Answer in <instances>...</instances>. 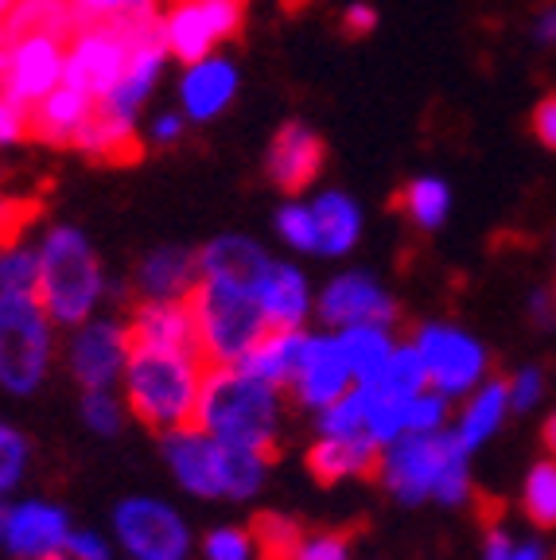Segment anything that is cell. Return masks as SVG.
<instances>
[{"instance_id":"obj_1","label":"cell","mask_w":556,"mask_h":560,"mask_svg":"<svg viewBox=\"0 0 556 560\" xmlns=\"http://www.w3.org/2000/svg\"><path fill=\"white\" fill-rule=\"evenodd\" d=\"M207 362L199 354L172 350H129L125 366V405L152 432L195 429L199 394L207 382Z\"/></svg>"},{"instance_id":"obj_2","label":"cell","mask_w":556,"mask_h":560,"mask_svg":"<svg viewBox=\"0 0 556 560\" xmlns=\"http://www.w3.org/2000/svg\"><path fill=\"white\" fill-rule=\"evenodd\" d=\"M280 389L238 366H210L199 394L195 429L227 444H245L277 459Z\"/></svg>"},{"instance_id":"obj_3","label":"cell","mask_w":556,"mask_h":560,"mask_svg":"<svg viewBox=\"0 0 556 560\" xmlns=\"http://www.w3.org/2000/svg\"><path fill=\"white\" fill-rule=\"evenodd\" d=\"M187 304L199 324V354L207 366H238L269 331L262 300L250 289L199 277V284L187 292Z\"/></svg>"},{"instance_id":"obj_4","label":"cell","mask_w":556,"mask_h":560,"mask_svg":"<svg viewBox=\"0 0 556 560\" xmlns=\"http://www.w3.org/2000/svg\"><path fill=\"white\" fill-rule=\"evenodd\" d=\"M102 296V265L90 242L79 230L59 226L44 237L39 249V284L35 300L44 304L47 319L55 324H82Z\"/></svg>"},{"instance_id":"obj_5","label":"cell","mask_w":556,"mask_h":560,"mask_svg":"<svg viewBox=\"0 0 556 560\" xmlns=\"http://www.w3.org/2000/svg\"><path fill=\"white\" fill-rule=\"evenodd\" d=\"M51 362V327L35 296H0V385L32 394Z\"/></svg>"},{"instance_id":"obj_6","label":"cell","mask_w":556,"mask_h":560,"mask_svg":"<svg viewBox=\"0 0 556 560\" xmlns=\"http://www.w3.org/2000/svg\"><path fill=\"white\" fill-rule=\"evenodd\" d=\"M245 24V0H175L164 20V44L183 62L210 59L218 44H227Z\"/></svg>"},{"instance_id":"obj_7","label":"cell","mask_w":556,"mask_h":560,"mask_svg":"<svg viewBox=\"0 0 556 560\" xmlns=\"http://www.w3.org/2000/svg\"><path fill=\"white\" fill-rule=\"evenodd\" d=\"M455 455H467L455 436H443V432L413 436L409 432V436H397V444L382 455V479L401 502H420L436 490L443 467Z\"/></svg>"},{"instance_id":"obj_8","label":"cell","mask_w":556,"mask_h":560,"mask_svg":"<svg viewBox=\"0 0 556 560\" xmlns=\"http://www.w3.org/2000/svg\"><path fill=\"white\" fill-rule=\"evenodd\" d=\"M114 525L132 560H187L192 549L183 517L157 499H125L114 514Z\"/></svg>"},{"instance_id":"obj_9","label":"cell","mask_w":556,"mask_h":560,"mask_svg":"<svg viewBox=\"0 0 556 560\" xmlns=\"http://www.w3.org/2000/svg\"><path fill=\"white\" fill-rule=\"evenodd\" d=\"M62 67H67V55H62L59 39H47V35L16 39V44H9V55H4L0 97L27 117L62 82Z\"/></svg>"},{"instance_id":"obj_10","label":"cell","mask_w":556,"mask_h":560,"mask_svg":"<svg viewBox=\"0 0 556 560\" xmlns=\"http://www.w3.org/2000/svg\"><path fill=\"white\" fill-rule=\"evenodd\" d=\"M417 350L428 370V382H432L443 397L467 394L471 385L483 377V370H487V350L478 347L471 335L455 331V327H443V324L420 327Z\"/></svg>"},{"instance_id":"obj_11","label":"cell","mask_w":556,"mask_h":560,"mask_svg":"<svg viewBox=\"0 0 556 560\" xmlns=\"http://www.w3.org/2000/svg\"><path fill=\"white\" fill-rule=\"evenodd\" d=\"M125 335H129V350L199 354V324H195V312L187 300H144V304L132 307Z\"/></svg>"},{"instance_id":"obj_12","label":"cell","mask_w":556,"mask_h":560,"mask_svg":"<svg viewBox=\"0 0 556 560\" xmlns=\"http://www.w3.org/2000/svg\"><path fill=\"white\" fill-rule=\"evenodd\" d=\"M125 362H129V335L114 319H97V324L82 327L70 342V374L86 394L109 389L121 377Z\"/></svg>"},{"instance_id":"obj_13","label":"cell","mask_w":556,"mask_h":560,"mask_svg":"<svg viewBox=\"0 0 556 560\" xmlns=\"http://www.w3.org/2000/svg\"><path fill=\"white\" fill-rule=\"evenodd\" d=\"M323 164H327V144L320 132H312L300 121L280 125V132L269 144V156H265V172H269L273 187H280L285 195H300L304 187H312Z\"/></svg>"},{"instance_id":"obj_14","label":"cell","mask_w":556,"mask_h":560,"mask_svg":"<svg viewBox=\"0 0 556 560\" xmlns=\"http://www.w3.org/2000/svg\"><path fill=\"white\" fill-rule=\"evenodd\" d=\"M320 319L335 327H390L397 319V304L362 272L335 277L320 296Z\"/></svg>"},{"instance_id":"obj_15","label":"cell","mask_w":556,"mask_h":560,"mask_svg":"<svg viewBox=\"0 0 556 560\" xmlns=\"http://www.w3.org/2000/svg\"><path fill=\"white\" fill-rule=\"evenodd\" d=\"M308 471L323 487H335L343 479H378L382 475V444L370 432L358 436H323L308 452Z\"/></svg>"},{"instance_id":"obj_16","label":"cell","mask_w":556,"mask_h":560,"mask_svg":"<svg viewBox=\"0 0 556 560\" xmlns=\"http://www.w3.org/2000/svg\"><path fill=\"white\" fill-rule=\"evenodd\" d=\"M308 350H312V335H304L300 327H269V331L257 339V347L238 362V370L262 377L273 389L288 385L292 389L300 370L308 362Z\"/></svg>"},{"instance_id":"obj_17","label":"cell","mask_w":556,"mask_h":560,"mask_svg":"<svg viewBox=\"0 0 556 560\" xmlns=\"http://www.w3.org/2000/svg\"><path fill=\"white\" fill-rule=\"evenodd\" d=\"M164 455L172 464L175 479L199 494V499H222V482H218V440L199 429L167 432Z\"/></svg>"},{"instance_id":"obj_18","label":"cell","mask_w":556,"mask_h":560,"mask_svg":"<svg viewBox=\"0 0 556 560\" xmlns=\"http://www.w3.org/2000/svg\"><path fill=\"white\" fill-rule=\"evenodd\" d=\"M67 514L47 502H24V506L9 510V534H4V545H9L12 557L20 560H44L51 552H62L67 545Z\"/></svg>"},{"instance_id":"obj_19","label":"cell","mask_w":556,"mask_h":560,"mask_svg":"<svg viewBox=\"0 0 556 560\" xmlns=\"http://www.w3.org/2000/svg\"><path fill=\"white\" fill-rule=\"evenodd\" d=\"M350 382H355V370H350L339 339H312V350H308V362L296 377L292 394L300 405L327 409L331 401H339L347 394Z\"/></svg>"},{"instance_id":"obj_20","label":"cell","mask_w":556,"mask_h":560,"mask_svg":"<svg viewBox=\"0 0 556 560\" xmlns=\"http://www.w3.org/2000/svg\"><path fill=\"white\" fill-rule=\"evenodd\" d=\"M269 269L273 261L265 257L262 245H253L250 237H218L199 254V277L222 280V284H234V289L257 292V284H262Z\"/></svg>"},{"instance_id":"obj_21","label":"cell","mask_w":556,"mask_h":560,"mask_svg":"<svg viewBox=\"0 0 556 560\" xmlns=\"http://www.w3.org/2000/svg\"><path fill=\"white\" fill-rule=\"evenodd\" d=\"M74 149L86 152L97 164H140L144 156V144H140L137 129H132V117H117L102 105H94V114L82 121V129L74 132Z\"/></svg>"},{"instance_id":"obj_22","label":"cell","mask_w":556,"mask_h":560,"mask_svg":"<svg viewBox=\"0 0 556 560\" xmlns=\"http://www.w3.org/2000/svg\"><path fill=\"white\" fill-rule=\"evenodd\" d=\"M94 105L97 102L86 90L59 82V86L27 114V137L44 140V144H74V132L94 114Z\"/></svg>"},{"instance_id":"obj_23","label":"cell","mask_w":556,"mask_h":560,"mask_svg":"<svg viewBox=\"0 0 556 560\" xmlns=\"http://www.w3.org/2000/svg\"><path fill=\"white\" fill-rule=\"evenodd\" d=\"M164 35H157V39H144V44L132 47L129 62H125V74L121 82H117L109 94L102 97V109H109V114L117 117H132L140 109V102L148 97V90H152V82H157L160 74V62H164Z\"/></svg>"},{"instance_id":"obj_24","label":"cell","mask_w":556,"mask_h":560,"mask_svg":"<svg viewBox=\"0 0 556 560\" xmlns=\"http://www.w3.org/2000/svg\"><path fill=\"white\" fill-rule=\"evenodd\" d=\"M195 284H199V257H192L179 245H167V249L144 257L137 272V289L148 300H187Z\"/></svg>"},{"instance_id":"obj_25","label":"cell","mask_w":556,"mask_h":560,"mask_svg":"<svg viewBox=\"0 0 556 560\" xmlns=\"http://www.w3.org/2000/svg\"><path fill=\"white\" fill-rule=\"evenodd\" d=\"M238 94V70L227 59H202L183 79V105L195 121L222 114Z\"/></svg>"},{"instance_id":"obj_26","label":"cell","mask_w":556,"mask_h":560,"mask_svg":"<svg viewBox=\"0 0 556 560\" xmlns=\"http://www.w3.org/2000/svg\"><path fill=\"white\" fill-rule=\"evenodd\" d=\"M79 27V16L70 9V0H12L4 12V39L16 44L27 35H47L67 44L70 32Z\"/></svg>"},{"instance_id":"obj_27","label":"cell","mask_w":556,"mask_h":560,"mask_svg":"<svg viewBox=\"0 0 556 560\" xmlns=\"http://www.w3.org/2000/svg\"><path fill=\"white\" fill-rule=\"evenodd\" d=\"M257 300L269 327H300V319L308 315V284L292 265H273L257 284Z\"/></svg>"},{"instance_id":"obj_28","label":"cell","mask_w":556,"mask_h":560,"mask_svg":"<svg viewBox=\"0 0 556 560\" xmlns=\"http://www.w3.org/2000/svg\"><path fill=\"white\" fill-rule=\"evenodd\" d=\"M312 219H315V249L327 257L347 254L350 245L358 242V230H362L358 207L339 191H323L312 207Z\"/></svg>"},{"instance_id":"obj_29","label":"cell","mask_w":556,"mask_h":560,"mask_svg":"<svg viewBox=\"0 0 556 560\" xmlns=\"http://www.w3.org/2000/svg\"><path fill=\"white\" fill-rule=\"evenodd\" d=\"M370 389V397H382V401H401L409 405L417 394H425L428 385V370L420 362V350L417 347H393L390 362L378 370L370 382H358Z\"/></svg>"},{"instance_id":"obj_30","label":"cell","mask_w":556,"mask_h":560,"mask_svg":"<svg viewBox=\"0 0 556 560\" xmlns=\"http://www.w3.org/2000/svg\"><path fill=\"white\" fill-rule=\"evenodd\" d=\"M269 464L273 455L257 452V447L218 440V482H222V499H250V494H257Z\"/></svg>"},{"instance_id":"obj_31","label":"cell","mask_w":556,"mask_h":560,"mask_svg":"<svg viewBox=\"0 0 556 560\" xmlns=\"http://www.w3.org/2000/svg\"><path fill=\"white\" fill-rule=\"evenodd\" d=\"M506 405H510V382H490L471 397V405L463 409L460 432H455L463 452H475L483 440L495 436V429L506 417Z\"/></svg>"},{"instance_id":"obj_32","label":"cell","mask_w":556,"mask_h":560,"mask_svg":"<svg viewBox=\"0 0 556 560\" xmlns=\"http://www.w3.org/2000/svg\"><path fill=\"white\" fill-rule=\"evenodd\" d=\"M250 537H253V557L257 560H300V549H304V529L300 522L285 514H265L253 517L250 525Z\"/></svg>"},{"instance_id":"obj_33","label":"cell","mask_w":556,"mask_h":560,"mask_svg":"<svg viewBox=\"0 0 556 560\" xmlns=\"http://www.w3.org/2000/svg\"><path fill=\"white\" fill-rule=\"evenodd\" d=\"M339 347H343V354H347L358 382H370L393 354V339L385 327H343Z\"/></svg>"},{"instance_id":"obj_34","label":"cell","mask_w":556,"mask_h":560,"mask_svg":"<svg viewBox=\"0 0 556 560\" xmlns=\"http://www.w3.org/2000/svg\"><path fill=\"white\" fill-rule=\"evenodd\" d=\"M397 207L409 214V222H417L420 230H436L448 219V207H452V195L440 179H413L405 191H401Z\"/></svg>"},{"instance_id":"obj_35","label":"cell","mask_w":556,"mask_h":560,"mask_svg":"<svg viewBox=\"0 0 556 560\" xmlns=\"http://www.w3.org/2000/svg\"><path fill=\"white\" fill-rule=\"evenodd\" d=\"M525 517L537 529H556V459H541L525 479Z\"/></svg>"},{"instance_id":"obj_36","label":"cell","mask_w":556,"mask_h":560,"mask_svg":"<svg viewBox=\"0 0 556 560\" xmlns=\"http://www.w3.org/2000/svg\"><path fill=\"white\" fill-rule=\"evenodd\" d=\"M39 284V254L24 245L0 249V296H35Z\"/></svg>"},{"instance_id":"obj_37","label":"cell","mask_w":556,"mask_h":560,"mask_svg":"<svg viewBox=\"0 0 556 560\" xmlns=\"http://www.w3.org/2000/svg\"><path fill=\"white\" fill-rule=\"evenodd\" d=\"M366 409H370V397H366L362 385H355L339 401H331L323 409L320 432L323 436H358V432H366Z\"/></svg>"},{"instance_id":"obj_38","label":"cell","mask_w":556,"mask_h":560,"mask_svg":"<svg viewBox=\"0 0 556 560\" xmlns=\"http://www.w3.org/2000/svg\"><path fill=\"white\" fill-rule=\"evenodd\" d=\"M24 467H27L24 432L0 420V494H9V490L24 479Z\"/></svg>"},{"instance_id":"obj_39","label":"cell","mask_w":556,"mask_h":560,"mask_svg":"<svg viewBox=\"0 0 556 560\" xmlns=\"http://www.w3.org/2000/svg\"><path fill=\"white\" fill-rule=\"evenodd\" d=\"M443 420H448V401H443V394H417L405 405V432H413V436L440 432Z\"/></svg>"},{"instance_id":"obj_40","label":"cell","mask_w":556,"mask_h":560,"mask_svg":"<svg viewBox=\"0 0 556 560\" xmlns=\"http://www.w3.org/2000/svg\"><path fill=\"white\" fill-rule=\"evenodd\" d=\"M202 552H207V560H253V537L234 525H222V529L207 534Z\"/></svg>"},{"instance_id":"obj_41","label":"cell","mask_w":556,"mask_h":560,"mask_svg":"<svg viewBox=\"0 0 556 560\" xmlns=\"http://www.w3.org/2000/svg\"><path fill=\"white\" fill-rule=\"evenodd\" d=\"M277 230L292 249H315V219L312 210L300 207V202H288L277 214Z\"/></svg>"},{"instance_id":"obj_42","label":"cell","mask_w":556,"mask_h":560,"mask_svg":"<svg viewBox=\"0 0 556 560\" xmlns=\"http://www.w3.org/2000/svg\"><path fill=\"white\" fill-rule=\"evenodd\" d=\"M82 417H86V424L97 432V436H114V432L121 429V405L109 397V389H94V394H86V401H82Z\"/></svg>"},{"instance_id":"obj_43","label":"cell","mask_w":556,"mask_h":560,"mask_svg":"<svg viewBox=\"0 0 556 560\" xmlns=\"http://www.w3.org/2000/svg\"><path fill=\"white\" fill-rule=\"evenodd\" d=\"M350 537L355 529H323L315 537H304V549H300V560H350Z\"/></svg>"},{"instance_id":"obj_44","label":"cell","mask_w":556,"mask_h":560,"mask_svg":"<svg viewBox=\"0 0 556 560\" xmlns=\"http://www.w3.org/2000/svg\"><path fill=\"white\" fill-rule=\"evenodd\" d=\"M436 499L448 502V506H455V502H463L471 494V479H467V455H455L452 464L443 467L440 482H436L432 490Z\"/></svg>"},{"instance_id":"obj_45","label":"cell","mask_w":556,"mask_h":560,"mask_svg":"<svg viewBox=\"0 0 556 560\" xmlns=\"http://www.w3.org/2000/svg\"><path fill=\"white\" fill-rule=\"evenodd\" d=\"M70 9H74L79 24H90V20H105V16H121V12L148 9V0H70Z\"/></svg>"},{"instance_id":"obj_46","label":"cell","mask_w":556,"mask_h":560,"mask_svg":"<svg viewBox=\"0 0 556 560\" xmlns=\"http://www.w3.org/2000/svg\"><path fill=\"white\" fill-rule=\"evenodd\" d=\"M62 552H67L70 560H109V545L97 534H86V529H70Z\"/></svg>"},{"instance_id":"obj_47","label":"cell","mask_w":556,"mask_h":560,"mask_svg":"<svg viewBox=\"0 0 556 560\" xmlns=\"http://www.w3.org/2000/svg\"><path fill=\"white\" fill-rule=\"evenodd\" d=\"M541 389H545L541 370H522V374L510 382V405L513 409H530V405H537Z\"/></svg>"},{"instance_id":"obj_48","label":"cell","mask_w":556,"mask_h":560,"mask_svg":"<svg viewBox=\"0 0 556 560\" xmlns=\"http://www.w3.org/2000/svg\"><path fill=\"white\" fill-rule=\"evenodd\" d=\"M533 137L556 152V94L541 97L537 109H533Z\"/></svg>"},{"instance_id":"obj_49","label":"cell","mask_w":556,"mask_h":560,"mask_svg":"<svg viewBox=\"0 0 556 560\" xmlns=\"http://www.w3.org/2000/svg\"><path fill=\"white\" fill-rule=\"evenodd\" d=\"M20 137H27V117L20 114L16 105H9L0 97V144H12Z\"/></svg>"},{"instance_id":"obj_50","label":"cell","mask_w":556,"mask_h":560,"mask_svg":"<svg viewBox=\"0 0 556 560\" xmlns=\"http://www.w3.org/2000/svg\"><path fill=\"white\" fill-rule=\"evenodd\" d=\"M374 24H378V12L370 9V4H350L347 16H343V27H347L350 35L374 32Z\"/></svg>"},{"instance_id":"obj_51","label":"cell","mask_w":556,"mask_h":560,"mask_svg":"<svg viewBox=\"0 0 556 560\" xmlns=\"http://www.w3.org/2000/svg\"><path fill=\"white\" fill-rule=\"evenodd\" d=\"M513 541L498 529V525H490V534H487V552H483V560H513Z\"/></svg>"},{"instance_id":"obj_52","label":"cell","mask_w":556,"mask_h":560,"mask_svg":"<svg viewBox=\"0 0 556 560\" xmlns=\"http://www.w3.org/2000/svg\"><path fill=\"white\" fill-rule=\"evenodd\" d=\"M179 132H183V117L164 114L157 121V140H160V144H172V140H179Z\"/></svg>"},{"instance_id":"obj_53","label":"cell","mask_w":556,"mask_h":560,"mask_svg":"<svg viewBox=\"0 0 556 560\" xmlns=\"http://www.w3.org/2000/svg\"><path fill=\"white\" fill-rule=\"evenodd\" d=\"M537 39H541V44H556V12H545V16H541Z\"/></svg>"},{"instance_id":"obj_54","label":"cell","mask_w":556,"mask_h":560,"mask_svg":"<svg viewBox=\"0 0 556 560\" xmlns=\"http://www.w3.org/2000/svg\"><path fill=\"white\" fill-rule=\"evenodd\" d=\"M541 440H545V447H548V455L556 459V412L545 420V429H541Z\"/></svg>"},{"instance_id":"obj_55","label":"cell","mask_w":556,"mask_h":560,"mask_svg":"<svg viewBox=\"0 0 556 560\" xmlns=\"http://www.w3.org/2000/svg\"><path fill=\"white\" fill-rule=\"evenodd\" d=\"M513 560H545V549L541 545H525V549L513 552Z\"/></svg>"},{"instance_id":"obj_56","label":"cell","mask_w":556,"mask_h":560,"mask_svg":"<svg viewBox=\"0 0 556 560\" xmlns=\"http://www.w3.org/2000/svg\"><path fill=\"white\" fill-rule=\"evenodd\" d=\"M9 510L12 506H4V502H0V545H4V534H9Z\"/></svg>"},{"instance_id":"obj_57","label":"cell","mask_w":556,"mask_h":560,"mask_svg":"<svg viewBox=\"0 0 556 560\" xmlns=\"http://www.w3.org/2000/svg\"><path fill=\"white\" fill-rule=\"evenodd\" d=\"M0 51H9V39H4V24H0Z\"/></svg>"},{"instance_id":"obj_58","label":"cell","mask_w":556,"mask_h":560,"mask_svg":"<svg viewBox=\"0 0 556 560\" xmlns=\"http://www.w3.org/2000/svg\"><path fill=\"white\" fill-rule=\"evenodd\" d=\"M44 560H70L67 552H51V557H44Z\"/></svg>"},{"instance_id":"obj_59","label":"cell","mask_w":556,"mask_h":560,"mask_svg":"<svg viewBox=\"0 0 556 560\" xmlns=\"http://www.w3.org/2000/svg\"><path fill=\"white\" fill-rule=\"evenodd\" d=\"M9 4H12V0H0V12H9Z\"/></svg>"},{"instance_id":"obj_60","label":"cell","mask_w":556,"mask_h":560,"mask_svg":"<svg viewBox=\"0 0 556 560\" xmlns=\"http://www.w3.org/2000/svg\"><path fill=\"white\" fill-rule=\"evenodd\" d=\"M288 9H300V0H288Z\"/></svg>"},{"instance_id":"obj_61","label":"cell","mask_w":556,"mask_h":560,"mask_svg":"<svg viewBox=\"0 0 556 560\" xmlns=\"http://www.w3.org/2000/svg\"><path fill=\"white\" fill-rule=\"evenodd\" d=\"M553 296H556V292H553Z\"/></svg>"}]
</instances>
